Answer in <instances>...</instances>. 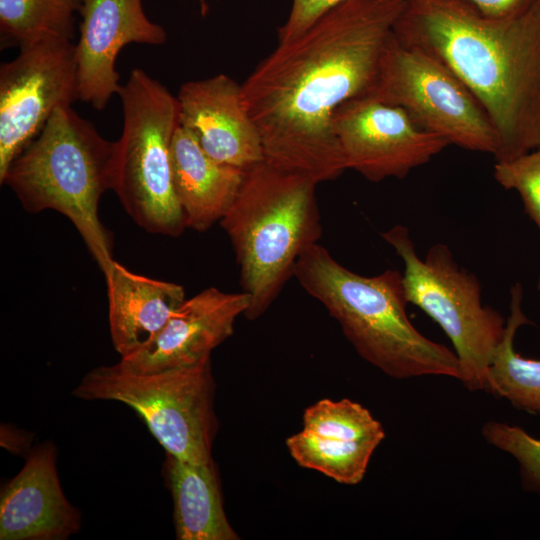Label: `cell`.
Masks as SVG:
<instances>
[{
	"label": "cell",
	"mask_w": 540,
	"mask_h": 540,
	"mask_svg": "<svg viewBox=\"0 0 540 540\" xmlns=\"http://www.w3.org/2000/svg\"><path fill=\"white\" fill-rule=\"evenodd\" d=\"M405 0H348L279 42L241 84L264 160L317 184L347 169L334 111L368 94Z\"/></svg>",
	"instance_id": "cell-1"
},
{
	"label": "cell",
	"mask_w": 540,
	"mask_h": 540,
	"mask_svg": "<svg viewBox=\"0 0 540 540\" xmlns=\"http://www.w3.org/2000/svg\"><path fill=\"white\" fill-rule=\"evenodd\" d=\"M393 32L443 62L476 97L497 133L496 161L540 149V0L504 17L465 0H405Z\"/></svg>",
	"instance_id": "cell-2"
},
{
	"label": "cell",
	"mask_w": 540,
	"mask_h": 540,
	"mask_svg": "<svg viewBox=\"0 0 540 540\" xmlns=\"http://www.w3.org/2000/svg\"><path fill=\"white\" fill-rule=\"evenodd\" d=\"M293 276L339 323L358 355L387 376L461 379L456 353L428 339L410 322L399 271L363 276L315 243L300 255Z\"/></svg>",
	"instance_id": "cell-3"
},
{
	"label": "cell",
	"mask_w": 540,
	"mask_h": 540,
	"mask_svg": "<svg viewBox=\"0 0 540 540\" xmlns=\"http://www.w3.org/2000/svg\"><path fill=\"white\" fill-rule=\"evenodd\" d=\"M311 178L262 160L245 169L231 207L220 221L232 244L243 292L244 316L263 315L293 276L295 264L322 234Z\"/></svg>",
	"instance_id": "cell-4"
},
{
	"label": "cell",
	"mask_w": 540,
	"mask_h": 540,
	"mask_svg": "<svg viewBox=\"0 0 540 540\" xmlns=\"http://www.w3.org/2000/svg\"><path fill=\"white\" fill-rule=\"evenodd\" d=\"M114 148L71 106L60 107L0 180L27 212L54 210L68 218L104 275L114 259L98 207L111 190Z\"/></svg>",
	"instance_id": "cell-5"
},
{
	"label": "cell",
	"mask_w": 540,
	"mask_h": 540,
	"mask_svg": "<svg viewBox=\"0 0 540 540\" xmlns=\"http://www.w3.org/2000/svg\"><path fill=\"white\" fill-rule=\"evenodd\" d=\"M119 96L123 129L115 141L111 190L145 231L178 237L186 227L171 164L179 105L168 89L142 69H133Z\"/></svg>",
	"instance_id": "cell-6"
},
{
	"label": "cell",
	"mask_w": 540,
	"mask_h": 540,
	"mask_svg": "<svg viewBox=\"0 0 540 540\" xmlns=\"http://www.w3.org/2000/svg\"><path fill=\"white\" fill-rule=\"evenodd\" d=\"M381 237L403 261L408 302L433 319L450 339L461 367L460 381L471 391L487 392L489 366L506 322L497 310L483 305L477 276L460 267L443 243L432 245L420 258L403 225L391 227Z\"/></svg>",
	"instance_id": "cell-7"
},
{
	"label": "cell",
	"mask_w": 540,
	"mask_h": 540,
	"mask_svg": "<svg viewBox=\"0 0 540 540\" xmlns=\"http://www.w3.org/2000/svg\"><path fill=\"white\" fill-rule=\"evenodd\" d=\"M73 394L128 405L168 455L195 464L212 460L217 420L211 358L151 373L130 370L120 362L100 366L82 378Z\"/></svg>",
	"instance_id": "cell-8"
},
{
	"label": "cell",
	"mask_w": 540,
	"mask_h": 540,
	"mask_svg": "<svg viewBox=\"0 0 540 540\" xmlns=\"http://www.w3.org/2000/svg\"><path fill=\"white\" fill-rule=\"evenodd\" d=\"M368 94L403 108L450 145L493 156L497 151L496 130L468 87L439 59L400 42L394 32Z\"/></svg>",
	"instance_id": "cell-9"
},
{
	"label": "cell",
	"mask_w": 540,
	"mask_h": 540,
	"mask_svg": "<svg viewBox=\"0 0 540 540\" xmlns=\"http://www.w3.org/2000/svg\"><path fill=\"white\" fill-rule=\"evenodd\" d=\"M79 100L76 48L48 37L0 67V180L60 107Z\"/></svg>",
	"instance_id": "cell-10"
},
{
	"label": "cell",
	"mask_w": 540,
	"mask_h": 540,
	"mask_svg": "<svg viewBox=\"0 0 540 540\" xmlns=\"http://www.w3.org/2000/svg\"><path fill=\"white\" fill-rule=\"evenodd\" d=\"M333 129L347 169L371 182L404 178L450 145L403 108L370 94L342 103L334 111Z\"/></svg>",
	"instance_id": "cell-11"
},
{
	"label": "cell",
	"mask_w": 540,
	"mask_h": 540,
	"mask_svg": "<svg viewBox=\"0 0 540 540\" xmlns=\"http://www.w3.org/2000/svg\"><path fill=\"white\" fill-rule=\"evenodd\" d=\"M80 13L78 96L100 111L121 89L115 67L120 50L130 43L164 44L167 34L145 15L142 0H82Z\"/></svg>",
	"instance_id": "cell-12"
},
{
	"label": "cell",
	"mask_w": 540,
	"mask_h": 540,
	"mask_svg": "<svg viewBox=\"0 0 540 540\" xmlns=\"http://www.w3.org/2000/svg\"><path fill=\"white\" fill-rule=\"evenodd\" d=\"M250 305L245 293L209 287L186 299L145 347L121 358L126 368L151 373L195 365L233 334L238 316Z\"/></svg>",
	"instance_id": "cell-13"
},
{
	"label": "cell",
	"mask_w": 540,
	"mask_h": 540,
	"mask_svg": "<svg viewBox=\"0 0 540 540\" xmlns=\"http://www.w3.org/2000/svg\"><path fill=\"white\" fill-rule=\"evenodd\" d=\"M179 125L213 159L246 169L264 160L259 132L241 95V85L225 74L181 85Z\"/></svg>",
	"instance_id": "cell-14"
},
{
	"label": "cell",
	"mask_w": 540,
	"mask_h": 540,
	"mask_svg": "<svg viewBox=\"0 0 540 540\" xmlns=\"http://www.w3.org/2000/svg\"><path fill=\"white\" fill-rule=\"evenodd\" d=\"M55 456L51 443L37 446L3 488L1 540H63L80 529V514L61 489Z\"/></svg>",
	"instance_id": "cell-15"
},
{
	"label": "cell",
	"mask_w": 540,
	"mask_h": 540,
	"mask_svg": "<svg viewBox=\"0 0 540 540\" xmlns=\"http://www.w3.org/2000/svg\"><path fill=\"white\" fill-rule=\"evenodd\" d=\"M104 277L111 339L121 358L149 344L186 300L182 285L136 274L115 260Z\"/></svg>",
	"instance_id": "cell-16"
},
{
	"label": "cell",
	"mask_w": 540,
	"mask_h": 540,
	"mask_svg": "<svg viewBox=\"0 0 540 540\" xmlns=\"http://www.w3.org/2000/svg\"><path fill=\"white\" fill-rule=\"evenodd\" d=\"M175 192L187 228L204 232L220 222L234 202L245 169L210 157L180 125L171 143Z\"/></svg>",
	"instance_id": "cell-17"
},
{
	"label": "cell",
	"mask_w": 540,
	"mask_h": 540,
	"mask_svg": "<svg viewBox=\"0 0 540 540\" xmlns=\"http://www.w3.org/2000/svg\"><path fill=\"white\" fill-rule=\"evenodd\" d=\"M165 472L179 540H238L223 508L213 459L195 464L167 454Z\"/></svg>",
	"instance_id": "cell-18"
},
{
	"label": "cell",
	"mask_w": 540,
	"mask_h": 540,
	"mask_svg": "<svg viewBox=\"0 0 540 540\" xmlns=\"http://www.w3.org/2000/svg\"><path fill=\"white\" fill-rule=\"evenodd\" d=\"M510 293V315L489 366L487 392L506 399L516 409L540 415V360L524 357L514 348L517 330L530 323L522 310V285L516 283Z\"/></svg>",
	"instance_id": "cell-19"
},
{
	"label": "cell",
	"mask_w": 540,
	"mask_h": 540,
	"mask_svg": "<svg viewBox=\"0 0 540 540\" xmlns=\"http://www.w3.org/2000/svg\"><path fill=\"white\" fill-rule=\"evenodd\" d=\"M82 0H0L2 46L25 45L48 37L72 39L74 13Z\"/></svg>",
	"instance_id": "cell-20"
},
{
	"label": "cell",
	"mask_w": 540,
	"mask_h": 540,
	"mask_svg": "<svg viewBox=\"0 0 540 540\" xmlns=\"http://www.w3.org/2000/svg\"><path fill=\"white\" fill-rule=\"evenodd\" d=\"M378 445L322 437L304 429L286 440L287 449L299 466L346 485L362 481Z\"/></svg>",
	"instance_id": "cell-21"
},
{
	"label": "cell",
	"mask_w": 540,
	"mask_h": 540,
	"mask_svg": "<svg viewBox=\"0 0 540 540\" xmlns=\"http://www.w3.org/2000/svg\"><path fill=\"white\" fill-rule=\"evenodd\" d=\"M303 429L316 435L345 441L380 444L385 437L382 424L370 411L350 399H321L307 407Z\"/></svg>",
	"instance_id": "cell-22"
},
{
	"label": "cell",
	"mask_w": 540,
	"mask_h": 540,
	"mask_svg": "<svg viewBox=\"0 0 540 540\" xmlns=\"http://www.w3.org/2000/svg\"><path fill=\"white\" fill-rule=\"evenodd\" d=\"M482 435L489 444L515 458L524 488L540 494V439L519 426L498 421L485 423Z\"/></svg>",
	"instance_id": "cell-23"
},
{
	"label": "cell",
	"mask_w": 540,
	"mask_h": 540,
	"mask_svg": "<svg viewBox=\"0 0 540 540\" xmlns=\"http://www.w3.org/2000/svg\"><path fill=\"white\" fill-rule=\"evenodd\" d=\"M495 180L519 193L524 208L540 231V149L508 161H496Z\"/></svg>",
	"instance_id": "cell-24"
},
{
	"label": "cell",
	"mask_w": 540,
	"mask_h": 540,
	"mask_svg": "<svg viewBox=\"0 0 540 540\" xmlns=\"http://www.w3.org/2000/svg\"><path fill=\"white\" fill-rule=\"evenodd\" d=\"M348 0H293L286 22L278 30V41L285 42L309 29L321 16Z\"/></svg>",
	"instance_id": "cell-25"
},
{
	"label": "cell",
	"mask_w": 540,
	"mask_h": 540,
	"mask_svg": "<svg viewBox=\"0 0 540 540\" xmlns=\"http://www.w3.org/2000/svg\"><path fill=\"white\" fill-rule=\"evenodd\" d=\"M481 13L492 17H504L520 12L534 0H465Z\"/></svg>",
	"instance_id": "cell-26"
},
{
	"label": "cell",
	"mask_w": 540,
	"mask_h": 540,
	"mask_svg": "<svg viewBox=\"0 0 540 540\" xmlns=\"http://www.w3.org/2000/svg\"><path fill=\"white\" fill-rule=\"evenodd\" d=\"M199 1H200V6H201V12L203 15H205L208 9L207 2L206 0H199Z\"/></svg>",
	"instance_id": "cell-27"
},
{
	"label": "cell",
	"mask_w": 540,
	"mask_h": 540,
	"mask_svg": "<svg viewBox=\"0 0 540 540\" xmlns=\"http://www.w3.org/2000/svg\"><path fill=\"white\" fill-rule=\"evenodd\" d=\"M537 288H538V291L540 293V274H539V277H538Z\"/></svg>",
	"instance_id": "cell-28"
}]
</instances>
